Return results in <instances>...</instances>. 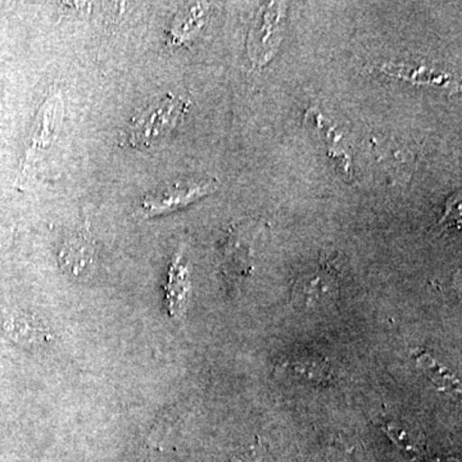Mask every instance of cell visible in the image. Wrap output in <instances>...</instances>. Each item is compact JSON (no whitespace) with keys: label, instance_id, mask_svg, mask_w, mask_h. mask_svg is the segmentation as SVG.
<instances>
[{"label":"cell","instance_id":"15","mask_svg":"<svg viewBox=\"0 0 462 462\" xmlns=\"http://www.w3.org/2000/svg\"><path fill=\"white\" fill-rule=\"evenodd\" d=\"M5 234L2 233V230H0V249L3 248V245H5Z\"/></svg>","mask_w":462,"mask_h":462},{"label":"cell","instance_id":"5","mask_svg":"<svg viewBox=\"0 0 462 462\" xmlns=\"http://www.w3.org/2000/svg\"><path fill=\"white\" fill-rule=\"evenodd\" d=\"M96 263V251L89 239L84 236L67 240L60 254L63 272L74 278H87Z\"/></svg>","mask_w":462,"mask_h":462},{"label":"cell","instance_id":"3","mask_svg":"<svg viewBox=\"0 0 462 462\" xmlns=\"http://www.w3.org/2000/svg\"><path fill=\"white\" fill-rule=\"evenodd\" d=\"M216 189L215 180L179 181L148 193L136 208V216L151 218L190 205Z\"/></svg>","mask_w":462,"mask_h":462},{"label":"cell","instance_id":"11","mask_svg":"<svg viewBox=\"0 0 462 462\" xmlns=\"http://www.w3.org/2000/svg\"><path fill=\"white\" fill-rule=\"evenodd\" d=\"M333 273H324V266H322L311 278L298 282L297 288L300 289V293H302L300 297L309 303L310 300H316L319 297V293L329 291L330 288H333Z\"/></svg>","mask_w":462,"mask_h":462},{"label":"cell","instance_id":"2","mask_svg":"<svg viewBox=\"0 0 462 462\" xmlns=\"http://www.w3.org/2000/svg\"><path fill=\"white\" fill-rule=\"evenodd\" d=\"M63 99L60 91L53 90L39 108L25 144L21 173L26 176L56 142L63 117Z\"/></svg>","mask_w":462,"mask_h":462},{"label":"cell","instance_id":"8","mask_svg":"<svg viewBox=\"0 0 462 462\" xmlns=\"http://www.w3.org/2000/svg\"><path fill=\"white\" fill-rule=\"evenodd\" d=\"M383 71L389 76H394V78L402 79V80L418 85L446 87L452 81L451 76L430 71L424 66H384Z\"/></svg>","mask_w":462,"mask_h":462},{"label":"cell","instance_id":"14","mask_svg":"<svg viewBox=\"0 0 462 462\" xmlns=\"http://www.w3.org/2000/svg\"><path fill=\"white\" fill-rule=\"evenodd\" d=\"M461 224V194H455L447 200L445 214L437 225V230L443 231L448 227H457Z\"/></svg>","mask_w":462,"mask_h":462},{"label":"cell","instance_id":"6","mask_svg":"<svg viewBox=\"0 0 462 462\" xmlns=\"http://www.w3.org/2000/svg\"><path fill=\"white\" fill-rule=\"evenodd\" d=\"M275 3H270L263 8V11L261 12L260 25L254 29V36H252L254 56L260 63L269 60L273 53V47L275 45V39L278 38L282 18L281 7Z\"/></svg>","mask_w":462,"mask_h":462},{"label":"cell","instance_id":"1","mask_svg":"<svg viewBox=\"0 0 462 462\" xmlns=\"http://www.w3.org/2000/svg\"><path fill=\"white\" fill-rule=\"evenodd\" d=\"M189 109V103L167 96L139 112L129 130V144L134 148L151 147L162 141L179 126Z\"/></svg>","mask_w":462,"mask_h":462},{"label":"cell","instance_id":"12","mask_svg":"<svg viewBox=\"0 0 462 462\" xmlns=\"http://www.w3.org/2000/svg\"><path fill=\"white\" fill-rule=\"evenodd\" d=\"M291 369L296 370L300 375L306 376V378L315 380V382H325L330 375V367L325 360H300L297 363L291 364Z\"/></svg>","mask_w":462,"mask_h":462},{"label":"cell","instance_id":"7","mask_svg":"<svg viewBox=\"0 0 462 462\" xmlns=\"http://www.w3.org/2000/svg\"><path fill=\"white\" fill-rule=\"evenodd\" d=\"M189 278L180 257L172 261L169 272V282H167L166 293L169 300L170 311L173 316H180L187 306L188 296H189Z\"/></svg>","mask_w":462,"mask_h":462},{"label":"cell","instance_id":"13","mask_svg":"<svg viewBox=\"0 0 462 462\" xmlns=\"http://www.w3.org/2000/svg\"><path fill=\"white\" fill-rule=\"evenodd\" d=\"M305 121L306 124L311 125V126L314 127L315 132L328 143L337 144V143L342 141V134H340L336 127L331 126V125L322 117L320 112L316 111V109H310V111H307Z\"/></svg>","mask_w":462,"mask_h":462},{"label":"cell","instance_id":"9","mask_svg":"<svg viewBox=\"0 0 462 462\" xmlns=\"http://www.w3.org/2000/svg\"><path fill=\"white\" fill-rule=\"evenodd\" d=\"M416 361H418L419 367L437 388L447 392V393L454 394V396H460V380L445 369L442 365L438 364L430 355H419Z\"/></svg>","mask_w":462,"mask_h":462},{"label":"cell","instance_id":"10","mask_svg":"<svg viewBox=\"0 0 462 462\" xmlns=\"http://www.w3.org/2000/svg\"><path fill=\"white\" fill-rule=\"evenodd\" d=\"M205 11L202 7H199V5L187 9L184 14L176 17L175 23H173L169 32L170 38L178 44L190 41L205 25Z\"/></svg>","mask_w":462,"mask_h":462},{"label":"cell","instance_id":"4","mask_svg":"<svg viewBox=\"0 0 462 462\" xmlns=\"http://www.w3.org/2000/svg\"><path fill=\"white\" fill-rule=\"evenodd\" d=\"M0 331L9 340L23 346H41L50 336L38 316L18 309H5L0 312Z\"/></svg>","mask_w":462,"mask_h":462}]
</instances>
